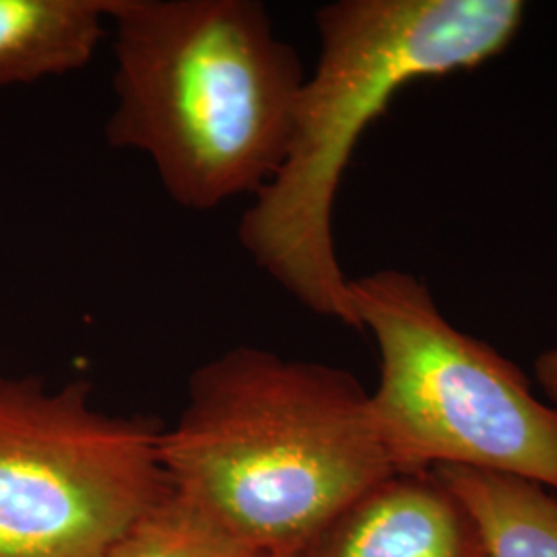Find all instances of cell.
Masks as SVG:
<instances>
[{"instance_id":"obj_1","label":"cell","mask_w":557,"mask_h":557,"mask_svg":"<svg viewBox=\"0 0 557 557\" xmlns=\"http://www.w3.org/2000/svg\"><path fill=\"white\" fill-rule=\"evenodd\" d=\"M160 458L176 496L264 557L299 556L395 473L351 372L260 347L193 372Z\"/></svg>"},{"instance_id":"obj_2","label":"cell","mask_w":557,"mask_h":557,"mask_svg":"<svg viewBox=\"0 0 557 557\" xmlns=\"http://www.w3.org/2000/svg\"><path fill=\"white\" fill-rule=\"evenodd\" d=\"M524 17L520 0L320 7L319 60L299 94L289 153L239 220V246L260 271L312 314L358 329L333 211L359 139L411 83L473 71L504 54Z\"/></svg>"},{"instance_id":"obj_3","label":"cell","mask_w":557,"mask_h":557,"mask_svg":"<svg viewBox=\"0 0 557 557\" xmlns=\"http://www.w3.org/2000/svg\"><path fill=\"white\" fill-rule=\"evenodd\" d=\"M110 147L153 163L170 199L257 197L289 153L304 66L259 0H110Z\"/></svg>"},{"instance_id":"obj_4","label":"cell","mask_w":557,"mask_h":557,"mask_svg":"<svg viewBox=\"0 0 557 557\" xmlns=\"http://www.w3.org/2000/svg\"><path fill=\"white\" fill-rule=\"evenodd\" d=\"M349 301L379 345L370 405L395 473L465 467L557 490V409L517 363L457 329L413 273L349 278Z\"/></svg>"},{"instance_id":"obj_5","label":"cell","mask_w":557,"mask_h":557,"mask_svg":"<svg viewBox=\"0 0 557 557\" xmlns=\"http://www.w3.org/2000/svg\"><path fill=\"white\" fill-rule=\"evenodd\" d=\"M160 419L112 416L87 380L0 374V557H101L170 494Z\"/></svg>"},{"instance_id":"obj_6","label":"cell","mask_w":557,"mask_h":557,"mask_svg":"<svg viewBox=\"0 0 557 557\" xmlns=\"http://www.w3.org/2000/svg\"><path fill=\"white\" fill-rule=\"evenodd\" d=\"M299 556L483 557V545L462 504L428 471L380 481Z\"/></svg>"},{"instance_id":"obj_7","label":"cell","mask_w":557,"mask_h":557,"mask_svg":"<svg viewBox=\"0 0 557 557\" xmlns=\"http://www.w3.org/2000/svg\"><path fill=\"white\" fill-rule=\"evenodd\" d=\"M110 0H0V85L83 69L106 36Z\"/></svg>"},{"instance_id":"obj_8","label":"cell","mask_w":557,"mask_h":557,"mask_svg":"<svg viewBox=\"0 0 557 557\" xmlns=\"http://www.w3.org/2000/svg\"><path fill=\"white\" fill-rule=\"evenodd\" d=\"M478 529L483 557H557V498L531 479L438 467L432 471Z\"/></svg>"},{"instance_id":"obj_9","label":"cell","mask_w":557,"mask_h":557,"mask_svg":"<svg viewBox=\"0 0 557 557\" xmlns=\"http://www.w3.org/2000/svg\"><path fill=\"white\" fill-rule=\"evenodd\" d=\"M101 557H264L227 535L172 490L145 510Z\"/></svg>"},{"instance_id":"obj_10","label":"cell","mask_w":557,"mask_h":557,"mask_svg":"<svg viewBox=\"0 0 557 557\" xmlns=\"http://www.w3.org/2000/svg\"><path fill=\"white\" fill-rule=\"evenodd\" d=\"M535 376L549 405L557 409V347L539 354L535 359Z\"/></svg>"},{"instance_id":"obj_11","label":"cell","mask_w":557,"mask_h":557,"mask_svg":"<svg viewBox=\"0 0 557 557\" xmlns=\"http://www.w3.org/2000/svg\"><path fill=\"white\" fill-rule=\"evenodd\" d=\"M289 557H301V556H289Z\"/></svg>"}]
</instances>
